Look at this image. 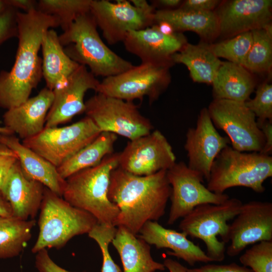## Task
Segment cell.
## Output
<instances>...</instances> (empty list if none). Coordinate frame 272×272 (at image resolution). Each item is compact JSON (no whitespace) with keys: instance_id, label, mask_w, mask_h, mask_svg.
I'll use <instances>...</instances> for the list:
<instances>
[{"instance_id":"6da1fadb","label":"cell","mask_w":272,"mask_h":272,"mask_svg":"<svg viewBox=\"0 0 272 272\" xmlns=\"http://www.w3.org/2000/svg\"><path fill=\"white\" fill-rule=\"evenodd\" d=\"M18 45L14 64L10 71L0 73V107L8 110L30 98L42 77L39 56L45 31L59 27L55 17L36 10L17 14Z\"/></svg>"},{"instance_id":"7a4b0ae2","label":"cell","mask_w":272,"mask_h":272,"mask_svg":"<svg viewBox=\"0 0 272 272\" xmlns=\"http://www.w3.org/2000/svg\"><path fill=\"white\" fill-rule=\"evenodd\" d=\"M171 192L166 170L139 176L118 166L111 172L108 192L119 210L114 226L138 235L147 222H157L164 216Z\"/></svg>"},{"instance_id":"3957f363","label":"cell","mask_w":272,"mask_h":272,"mask_svg":"<svg viewBox=\"0 0 272 272\" xmlns=\"http://www.w3.org/2000/svg\"><path fill=\"white\" fill-rule=\"evenodd\" d=\"M118 153L106 156L98 165L79 171L65 179L62 197L88 212L98 223L114 226L119 210L108 198L111 172L118 166Z\"/></svg>"},{"instance_id":"277c9868","label":"cell","mask_w":272,"mask_h":272,"mask_svg":"<svg viewBox=\"0 0 272 272\" xmlns=\"http://www.w3.org/2000/svg\"><path fill=\"white\" fill-rule=\"evenodd\" d=\"M59 39L66 54L80 65L88 66L95 77L116 75L133 66L102 41L90 12L78 17Z\"/></svg>"},{"instance_id":"5b68a950","label":"cell","mask_w":272,"mask_h":272,"mask_svg":"<svg viewBox=\"0 0 272 272\" xmlns=\"http://www.w3.org/2000/svg\"><path fill=\"white\" fill-rule=\"evenodd\" d=\"M40 209L39 233L31 249L33 253L43 249H59L74 237L88 234L98 223L91 214L72 206L46 187Z\"/></svg>"},{"instance_id":"8992f818","label":"cell","mask_w":272,"mask_h":272,"mask_svg":"<svg viewBox=\"0 0 272 272\" xmlns=\"http://www.w3.org/2000/svg\"><path fill=\"white\" fill-rule=\"evenodd\" d=\"M271 176V156L240 152L229 145L214 161L207 187L219 194L236 186L248 187L261 193L265 190L263 182Z\"/></svg>"},{"instance_id":"52a82bcc","label":"cell","mask_w":272,"mask_h":272,"mask_svg":"<svg viewBox=\"0 0 272 272\" xmlns=\"http://www.w3.org/2000/svg\"><path fill=\"white\" fill-rule=\"evenodd\" d=\"M242 204L238 198H229L219 205H198L182 218L179 228L187 236L201 240L213 261H222L225 257V244L230 241L227 222L235 218Z\"/></svg>"},{"instance_id":"ba28073f","label":"cell","mask_w":272,"mask_h":272,"mask_svg":"<svg viewBox=\"0 0 272 272\" xmlns=\"http://www.w3.org/2000/svg\"><path fill=\"white\" fill-rule=\"evenodd\" d=\"M171 66L142 62L121 73L105 78L96 92L129 102L147 97L152 104L168 87Z\"/></svg>"},{"instance_id":"9c48e42d","label":"cell","mask_w":272,"mask_h":272,"mask_svg":"<svg viewBox=\"0 0 272 272\" xmlns=\"http://www.w3.org/2000/svg\"><path fill=\"white\" fill-rule=\"evenodd\" d=\"M86 116L101 132L133 140L150 133L153 125L133 102L97 93L85 102Z\"/></svg>"},{"instance_id":"30bf717a","label":"cell","mask_w":272,"mask_h":272,"mask_svg":"<svg viewBox=\"0 0 272 272\" xmlns=\"http://www.w3.org/2000/svg\"><path fill=\"white\" fill-rule=\"evenodd\" d=\"M101 132L86 116L69 125L45 127L39 133L22 143L57 168Z\"/></svg>"},{"instance_id":"8fae6325","label":"cell","mask_w":272,"mask_h":272,"mask_svg":"<svg viewBox=\"0 0 272 272\" xmlns=\"http://www.w3.org/2000/svg\"><path fill=\"white\" fill-rule=\"evenodd\" d=\"M207 109L214 126L227 134L233 149L243 152H261L265 145L263 134L255 115L244 103L214 99Z\"/></svg>"},{"instance_id":"7c38bea8","label":"cell","mask_w":272,"mask_h":272,"mask_svg":"<svg viewBox=\"0 0 272 272\" xmlns=\"http://www.w3.org/2000/svg\"><path fill=\"white\" fill-rule=\"evenodd\" d=\"M167 177L171 188L169 225L183 218L198 205H219L230 198L226 193H216L209 190L203 184V177L183 162H176L167 170Z\"/></svg>"},{"instance_id":"4fadbf2b","label":"cell","mask_w":272,"mask_h":272,"mask_svg":"<svg viewBox=\"0 0 272 272\" xmlns=\"http://www.w3.org/2000/svg\"><path fill=\"white\" fill-rule=\"evenodd\" d=\"M175 163L172 146L158 130L129 141L119 152L118 167L139 176L167 171Z\"/></svg>"},{"instance_id":"5bb4252c","label":"cell","mask_w":272,"mask_h":272,"mask_svg":"<svg viewBox=\"0 0 272 272\" xmlns=\"http://www.w3.org/2000/svg\"><path fill=\"white\" fill-rule=\"evenodd\" d=\"M90 13L110 45L123 42L130 31L154 24L155 12L138 9L129 1L113 3L107 0H92Z\"/></svg>"},{"instance_id":"9a60e30c","label":"cell","mask_w":272,"mask_h":272,"mask_svg":"<svg viewBox=\"0 0 272 272\" xmlns=\"http://www.w3.org/2000/svg\"><path fill=\"white\" fill-rule=\"evenodd\" d=\"M229 241L226 252L231 257L237 256L249 245L272 241V203L252 200L243 203L229 225Z\"/></svg>"},{"instance_id":"2e32d148","label":"cell","mask_w":272,"mask_h":272,"mask_svg":"<svg viewBox=\"0 0 272 272\" xmlns=\"http://www.w3.org/2000/svg\"><path fill=\"white\" fill-rule=\"evenodd\" d=\"M100 82L86 66L79 67L53 91L54 98L46 116L45 127H56L85 113V93L96 91Z\"/></svg>"},{"instance_id":"e0dca14e","label":"cell","mask_w":272,"mask_h":272,"mask_svg":"<svg viewBox=\"0 0 272 272\" xmlns=\"http://www.w3.org/2000/svg\"><path fill=\"white\" fill-rule=\"evenodd\" d=\"M229 144V139L218 132L208 109L203 108L198 116L195 127L189 128L186 134L184 149L188 167L208 181L214 161Z\"/></svg>"},{"instance_id":"ac0fdd59","label":"cell","mask_w":272,"mask_h":272,"mask_svg":"<svg viewBox=\"0 0 272 272\" xmlns=\"http://www.w3.org/2000/svg\"><path fill=\"white\" fill-rule=\"evenodd\" d=\"M272 1L232 0L221 2L215 11L219 36L229 38L271 24Z\"/></svg>"},{"instance_id":"d6986e66","label":"cell","mask_w":272,"mask_h":272,"mask_svg":"<svg viewBox=\"0 0 272 272\" xmlns=\"http://www.w3.org/2000/svg\"><path fill=\"white\" fill-rule=\"evenodd\" d=\"M129 52L142 62L172 65L171 57L187 42L182 33L171 35L161 33L156 24L128 33L123 41Z\"/></svg>"},{"instance_id":"ffe728a7","label":"cell","mask_w":272,"mask_h":272,"mask_svg":"<svg viewBox=\"0 0 272 272\" xmlns=\"http://www.w3.org/2000/svg\"><path fill=\"white\" fill-rule=\"evenodd\" d=\"M45 188L24 173L18 160L10 169L1 190L10 204L13 216L27 220L36 216Z\"/></svg>"},{"instance_id":"44dd1931","label":"cell","mask_w":272,"mask_h":272,"mask_svg":"<svg viewBox=\"0 0 272 272\" xmlns=\"http://www.w3.org/2000/svg\"><path fill=\"white\" fill-rule=\"evenodd\" d=\"M53 98V91L43 88L36 96L7 110L3 116L4 126L23 140L38 134L45 127Z\"/></svg>"},{"instance_id":"7402d4cb","label":"cell","mask_w":272,"mask_h":272,"mask_svg":"<svg viewBox=\"0 0 272 272\" xmlns=\"http://www.w3.org/2000/svg\"><path fill=\"white\" fill-rule=\"evenodd\" d=\"M139 236L149 245L157 249L168 248L167 254L182 259L189 265L196 262L208 263L213 261L200 247L187 238L183 232L163 227L157 221H149L142 227Z\"/></svg>"},{"instance_id":"603a6c76","label":"cell","mask_w":272,"mask_h":272,"mask_svg":"<svg viewBox=\"0 0 272 272\" xmlns=\"http://www.w3.org/2000/svg\"><path fill=\"white\" fill-rule=\"evenodd\" d=\"M0 144L15 153L22 169L28 177L62 197L65 179L60 176L56 167L24 146L14 134L0 133Z\"/></svg>"},{"instance_id":"cb8c5ba5","label":"cell","mask_w":272,"mask_h":272,"mask_svg":"<svg viewBox=\"0 0 272 272\" xmlns=\"http://www.w3.org/2000/svg\"><path fill=\"white\" fill-rule=\"evenodd\" d=\"M111 243L120 256L123 272H155L166 269L163 263L153 259L150 245L123 226L117 227Z\"/></svg>"},{"instance_id":"d4e9b609","label":"cell","mask_w":272,"mask_h":272,"mask_svg":"<svg viewBox=\"0 0 272 272\" xmlns=\"http://www.w3.org/2000/svg\"><path fill=\"white\" fill-rule=\"evenodd\" d=\"M154 24L161 21L170 24L176 32L190 31L197 34L203 42L212 43L219 36V22L215 11L199 12L178 8L156 10Z\"/></svg>"},{"instance_id":"484cf974","label":"cell","mask_w":272,"mask_h":272,"mask_svg":"<svg viewBox=\"0 0 272 272\" xmlns=\"http://www.w3.org/2000/svg\"><path fill=\"white\" fill-rule=\"evenodd\" d=\"M214 99H223L244 103L257 86L252 73L242 65L228 61H222L213 82Z\"/></svg>"},{"instance_id":"4316f807","label":"cell","mask_w":272,"mask_h":272,"mask_svg":"<svg viewBox=\"0 0 272 272\" xmlns=\"http://www.w3.org/2000/svg\"><path fill=\"white\" fill-rule=\"evenodd\" d=\"M42 71L46 88L53 91L80 65L65 52L53 29L45 32L41 43Z\"/></svg>"},{"instance_id":"83f0119b","label":"cell","mask_w":272,"mask_h":272,"mask_svg":"<svg viewBox=\"0 0 272 272\" xmlns=\"http://www.w3.org/2000/svg\"><path fill=\"white\" fill-rule=\"evenodd\" d=\"M209 44L187 42L172 56V62L186 65L194 82L212 84L222 61L212 52Z\"/></svg>"},{"instance_id":"f1b7e54d","label":"cell","mask_w":272,"mask_h":272,"mask_svg":"<svg viewBox=\"0 0 272 272\" xmlns=\"http://www.w3.org/2000/svg\"><path fill=\"white\" fill-rule=\"evenodd\" d=\"M117 135L101 132L93 141L83 148L57 168L64 179L82 170L99 164L106 156L113 153Z\"/></svg>"},{"instance_id":"f546056e","label":"cell","mask_w":272,"mask_h":272,"mask_svg":"<svg viewBox=\"0 0 272 272\" xmlns=\"http://www.w3.org/2000/svg\"><path fill=\"white\" fill-rule=\"evenodd\" d=\"M34 219L24 220L14 216H0V258L20 254L31 238Z\"/></svg>"},{"instance_id":"4dcf8cb0","label":"cell","mask_w":272,"mask_h":272,"mask_svg":"<svg viewBox=\"0 0 272 272\" xmlns=\"http://www.w3.org/2000/svg\"><path fill=\"white\" fill-rule=\"evenodd\" d=\"M252 43L242 66L251 73L270 72L272 66L271 24L251 31Z\"/></svg>"},{"instance_id":"1f68e13d","label":"cell","mask_w":272,"mask_h":272,"mask_svg":"<svg viewBox=\"0 0 272 272\" xmlns=\"http://www.w3.org/2000/svg\"><path fill=\"white\" fill-rule=\"evenodd\" d=\"M92 0H40L37 10L57 19L63 32L80 16L90 12Z\"/></svg>"},{"instance_id":"d6a6232c","label":"cell","mask_w":272,"mask_h":272,"mask_svg":"<svg viewBox=\"0 0 272 272\" xmlns=\"http://www.w3.org/2000/svg\"><path fill=\"white\" fill-rule=\"evenodd\" d=\"M252 43L251 31L239 34L216 43L209 48L218 58L242 65Z\"/></svg>"},{"instance_id":"836d02e7","label":"cell","mask_w":272,"mask_h":272,"mask_svg":"<svg viewBox=\"0 0 272 272\" xmlns=\"http://www.w3.org/2000/svg\"><path fill=\"white\" fill-rule=\"evenodd\" d=\"M239 260L254 272H272V241H262L253 245L240 256Z\"/></svg>"},{"instance_id":"e575fe53","label":"cell","mask_w":272,"mask_h":272,"mask_svg":"<svg viewBox=\"0 0 272 272\" xmlns=\"http://www.w3.org/2000/svg\"><path fill=\"white\" fill-rule=\"evenodd\" d=\"M116 230L117 228L113 225L98 223L88 234L100 248L103 259L101 272H121L119 266L111 256L108 248L115 237Z\"/></svg>"},{"instance_id":"d590c367","label":"cell","mask_w":272,"mask_h":272,"mask_svg":"<svg viewBox=\"0 0 272 272\" xmlns=\"http://www.w3.org/2000/svg\"><path fill=\"white\" fill-rule=\"evenodd\" d=\"M255 115L257 120L272 121V85L267 81L260 84L254 98L244 102Z\"/></svg>"},{"instance_id":"8d00e7d4","label":"cell","mask_w":272,"mask_h":272,"mask_svg":"<svg viewBox=\"0 0 272 272\" xmlns=\"http://www.w3.org/2000/svg\"><path fill=\"white\" fill-rule=\"evenodd\" d=\"M18 10L10 6L0 15V45L13 37H17Z\"/></svg>"},{"instance_id":"74e56055","label":"cell","mask_w":272,"mask_h":272,"mask_svg":"<svg viewBox=\"0 0 272 272\" xmlns=\"http://www.w3.org/2000/svg\"><path fill=\"white\" fill-rule=\"evenodd\" d=\"M18 160L14 152L0 144V190L10 169Z\"/></svg>"},{"instance_id":"f35d334b","label":"cell","mask_w":272,"mask_h":272,"mask_svg":"<svg viewBox=\"0 0 272 272\" xmlns=\"http://www.w3.org/2000/svg\"><path fill=\"white\" fill-rule=\"evenodd\" d=\"M35 265L38 272H73L57 265L50 257L47 249L36 253Z\"/></svg>"},{"instance_id":"ab89813d","label":"cell","mask_w":272,"mask_h":272,"mask_svg":"<svg viewBox=\"0 0 272 272\" xmlns=\"http://www.w3.org/2000/svg\"><path fill=\"white\" fill-rule=\"evenodd\" d=\"M187 272H254L250 268L235 262L228 264H208L199 267L187 268Z\"/></svg>"},{"instance_id":"60d3db41","label":"cell","mask_w":272,"mask_h":272,"mask_svg":"<svg viewBox=\"0 0 272 272\" xmlns=\"http://www.w3.org/2000/svg\"><path fill=\"white\" fill-rule=\"evenodd\" d=\"M220 3L217 0H186L182 3L179 8L199 12H212L215 11Z\"/></svg>"},{"instance_id":"b9f144b4","label":"cell","mask_w":272,"mask_h":272,"mask_svg":"<svg viewBox=\"0 0 272 272\" xmlns=\"http://www.w3.org/2000/svg\"><path fill=\"white\" fill-rule=\"evenodd\" d=\"M256 122L265 139V145L260 153L271 156L272 153V121L268 120L264 121L256 120Z\"/></svg>"},{"instance_id":"7bdbcfd3","label":"cell","mask_w":272,"mask_h":272,"mask_svg":"<svg viewBox=\"0 0 272 272\" xmlns=\"http://www.w3.org/2000/svg\"><path fill=\"white\" fill-rule=\"evenodd\" d=\"M7 4L16 9H21L24 13L37 10L38 1L35 0H6Z\"/></svg>"},{"instance_id":"ee69618b","label":"cell","mask_w":272,"mask_h":272,"mask_svg":"<svg viewBox=\"0 0 272 272\" xmlns=\"http://www.w3.org/2000/svg\"><path fill=\"white\" fill-rule=\"evenodd\" d=\"M152 5L155 9L156 7H161L160 10H173L178 9L181 6L182 2L180 0H159L152 1Z\"/></svg>"},{"instance_id":"f6af8a7d","label":"cell","mask_w":272,"mask_h":272,"mask_svg":"<svg viewBox=\"0 0 272 272\" xmlns=\"http://www.w3.org/2000/svg\"><path fill=\"white\" fill-rule=\"evenodd\" d=\"M166 268L169 272H187V268L172 258H166L163 262Z\"/></svg>"},{"instance_id":"bcb514c9","label":"cell","mask_w":272,"mask_h":272,"mask_svg":"<svg viewBox=\"0 0 272 272\" xmlns=\"http://www.w3.org/2000/svg\"><path fill=\"white\" fill-rule=\"evenodd\" d=\"M13 216L11 206L0 190V216Z\"/></svg>"},{"instance_id":"7dc6e473","label":"cell","mask_w":272,"mask_h":272,"mask_svg":"<svg viewBox=\"0 0 272 272\" xmlns=\"http://www.w3.org/2000/svg\"><path fill=\"white\" fill-rule=\"evenodd\" d=\"M156 24L159 31L166 35H171L176 33L172 26L165 21L158 22Z\"/></svg>"},{"instance_id":"c3c4849f","label":"cell","mask_w":272,"mask_h":272,"mask_svg":"<svg viewBox=\"0 0 272 272\" xmlns=\"http://www.w3.org/2000/svg\"><path fill=\"white\" fill-rule=\"evenodd\" d=\"M130 3L135 7L147 11L155 12V8L145 0H131Z\"/></svg>"},{"instance_id":"681fc988","label":"cell","mask_w":272,"mask_h":272,"mask_svg":"<svg viewBox=\"0 0 272 272\" xmlns=\"http://www.w3.org/2000/svg\"><path fill=\"white\" fill-rule=\"evenodd\" d=\"M8 6L6 0H0V15L5 12Z\"/></svg>"},{"instance_id":"f907efd6","label":"cell","mask_w":272,"mask_h":272,"mask_svg":"<svg viewBox=\"0 0 272 272\" xmlns=\"http://www.w3.org/2000/svg\"><path fill=\"white\" fill-rule=\"evenodd\" d=\"M0 133L5 134H14L5 126H0Z\"/></svg>"}]
</instances>
